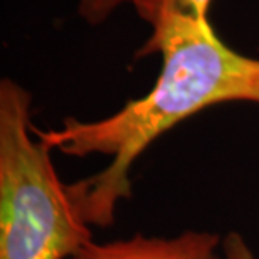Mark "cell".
<instances>
[{"label":"cell","instance_id":"cell-1","mask_svg":"<svg viewBox=\"0 0 259 259\" xmlns=\"http://www.w3.org/2000/svg\"><path fill=\"white\" fill-rule=\"evenodd\" d=\"M155 53L162 56V71L145 96L96 121L66 118L59 128H34L51 150L71 157L111 158L101 172L71 184L90 226L115 222L118 204L132 195L130 174L135 162L165 132L221 103L259 106V58L231 49L217 37L209 19H165L138 56Z\"/></svg>","mask_w":259,"mask_h":259},{"label":"cell","instance_id":"cell-2","mask_svg":"<svg viewBox=\"0 0 259 259\" xmlns=\"http://www.w3.org/2000/svg\"><path fill=\"white\" fill-rule=\"evenodd\" d=\"M32 96L0 81V259H67L93 242L71 184L30 121Z\"/></svg>","mask_w":259,"mask_h":259},{"label":"cell","instance_id":"cell-3","mask_svg":"<svg viewBox=\"0 0 259 259\" xmlns=\"http://www.w3.org/2000/svg\"><path fill=\"white\" fill-rule=\"evenodd\" d=\"M222 236L207 231H185L174 237H147L105 244L90 242L71 259H215Z\"/></svg>","mask_w":259,"mask_h":259},{"label":"cell","instance_id":"cell-4","mask_svg":"<svg viewBox=\"0 0 259 259\" xmlns=\"http://www.w3.org/2000/svg\"><path fill=\"white\" fill-rule=\"evenodd\" d=\"M128 2L135 5L137 14L153 30L172 15L207 20L212 0H128Z\"/></svg>","mask_w":259,"mask_h":259},{"label":"cell","instance_id":"cell-5","mask_svg":"<svg viewBox=\"0 0 259 259\" xmlns=\"http://www.w3.org/2000/svg\"><path fill=\"white\" fill-rule=\"evenodd\" d=\"M123 2L128 0H79L77 10L86 22L96 25L110 17Z\"/></svg>","mask_w":259,"mask_h":259},{"label":"cell","instance_id":"cell-6","mask_svg":"<svg viewBox=\"0 0 259 259\" xmlns=\"http://www.w3.org/2000/svg\"><path fill=\"white\" fill-rule=\"evenodd\" d=\"M215 259H256V256L244 237L239 232L232 231L229 234L222 236Z\"/></svg>","mask_w":259,"mask_h":259}]
</instances>
